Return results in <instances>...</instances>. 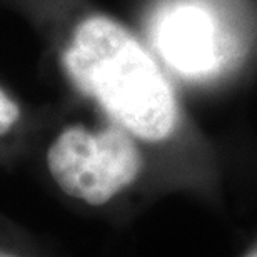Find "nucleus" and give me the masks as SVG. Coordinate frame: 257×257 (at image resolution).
Segmentation results:
<instances>
[{
  "label": "nucleus",
  "instance_id": "4",
  "mask_svg": "<svg viewBox=\"0 0 257 257\" xmlns=\"http://www.w3.org/2000/svg\"><path fill=\"white\" fill-rule=\"evenodd\" d=\"M20 119V109L10 97L0 90V134L9 132Z\"/></svg>",
  "mask_w": 257,
  "mask_h": 257
},
{
  "label": "nucleus",
  "instance_id": "1",
  "mask_svg": "<svg viewBox=\"0 0 257 257\" xmlns=\"http://www.w3.org/2000/svg\"><path fill=\"white\" fill-rule=\"evenodd\" d=\"M62 64L77 89L132 136L149 142L172 136L179 110L171 85L156 60L119 22L105 15L82 20Z\"/></svg>",
  "mask_w": 257,
  "mask_h": 257
},
{
  "label": "nucleus",
  "instance_id": "6",
  "mask_svg": "<svg viewBox=\"0 0 257 257\" xmlns=\"http://www.w3.org/2000/svg\"><path fill=\"white\" fill-rule=\"evenodd\" d=\"M0 255H7V254H4V252H0Z\"/></svg>",
  "mask_w": 257,
  "mask_h": 257
},
{
  "label": "nucleus",
  "instance_id": "5",
  "mask_svg": "<svg viewBox=\"0 0 257 257\" xmlns=\"http://www.w3.org/2000/svg\"><path fill=\"white\" fill-rule=\"evenodd\" d=\"M245 255H250V257H257V244L254 245V247H250L247 252H245Z\"/></svg>",
  "mask_w": 257,
  "mask_h": 257
},
{
  "label": "nucleus",
  "instance_id": "3",
  "mask_svg": "<svg viewBox=\"0 0 257 257\" xmlns=\"http://www.w3.org/2000/svg\"><path fill=\"white\" fill-rule=\"evenodd\" d=\"M157 45L172 67L200 74L215 62V27L202 10L177 7L159 22Z\"/></svg>",
  "mask_w": 257,
  "mask_h": 257
},
{
  "label": "nucleus",
  "instance_id": "2",
  "mask_svg": "<svg viewBox=\"0 0 257 257\" xmlns=\"http://www.w3.org/2000/svg\"><path fill=\"white\" fill-rule=\"evenodd\" d=\"M47 166L67 195L97 207L132 186L142 171V156L119 124L99 132L70 125L49 147Z\"/></svg>",
  "mask_w": 257,
  "mask_h": 257
}]
</instances>
